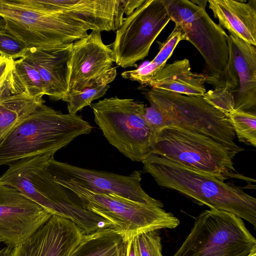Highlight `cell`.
<instances>
[{
    "label": "cell",
    "instance_id": "f1b7e54d",
    "mask_svg": "<svg viewBox=\"0 0 256 256\" xmlns=\"http://www.w3.org/2000/svg\"><path fill=\"white\" fill-rule=\"evenodd\" d=\"M202 97L207 102L228 116L234 111L232 95L228 90L224 87L210 90Z\"/></svg>",
    "mask_w": 256,
    "mask_h": 256
},
{
    "label": "cell",
    "instance_id": "ac0fdd59",
    "mask_svg": "<svg viewBox=\"0 0 256 256\" xmlns=\"http://www.w3.org/2000/svg\"><path fill=\"white\" fill-rule=\"evenodd\" d=\"M72 43L58 44L29 50L23 58L39 72L44 94L55 100L68 94V76Z\"/></svg>",
    "mask_w": 256,
    "mask_h": 256
},
{
    "label": "cell",
    "instance_id": "e575fe53",
    "mask_svg": "<svg viewBox=\"0 0 256 256\" xmlns=\"http://www.w3.org/2000/svg\"><path fill=\"white\" fill-rule=\"evenodd\" d=\"M250 256H256V254H252Z\"/></svg>",
    "mask_w": 256,
    "mask_h": 256
},
{
    "label": "cell",
    "instance_id": "1f68e13d",
    "mask_svg": "<svg viewBox=\"0 0 256 256\" xmlns=\"http://www.w3.org/2000/svg\"><path fill=\"white\" fill-rule=\"evenodd\" d=\"M126 256H140L136 246V236L128 240Z\"/></svg>",
    "mask_w": 256,
    "mask_h": 256
},
{
    "label": "cell",
    "instance_id": "e0dca14e",
    "mask_svg": "<svg viewBox=\"0 0 256 256\" xmlns=\"http://www.w3.org/2000/svg\"><path fill=\"white\" fill-rule=\"evenodd\" d=\"M84 234L72 220L54 214L24 242L12 248L10 256H70Z\"/></svg>",
    "mask_w": 256,
    "mask_h": 256
},
{
    "label": "cell",
    "instance_id": "5bb4252c",
    "mask_svg": "<svg viewBox=\"0 0 256 256\" xmlns=\"http://www.w3.org/2000/svg\"><path fill=\"white\" fill-rule=\"evenodd\" d=\"M52 216L15 188L0 182V238L6 246L24 242Z\"/></svg>",
    "mask_w": 256,
    "mask_h": 256
},
{
    "label": "cell",
    "instance_id": "d6a6232c",
    "mask_svg": "<svg viewBox=\"0 0 256 256\" xmlns=\"http://www.w3.org/2000/svg\"><path fill=\"white\" fill-rule=\"evenodd\" d=\"M12 248L6 246L0 250V256H10Z\"/></svg>",
    "mask_w": 256,
    "mask_h": 256
},
{
    "label": "cell",
    "instance_id": "52a82bcc",
    "mask_svg": "<svg viewBox=\"0 0 256 256\" xmlns=\"http://www.w3.org/2000/svg\"><path fill=\"white\" fill-rule=\"evenodd\" d=\"M90 106L104 137L126 157L142 162L151 153L156 134L146 121L144 103L114 96Z\"/></svg>",
    "mask_w": 256,
    "mask_h": 256
},
{
    "label": "cell",
    "instance_id": "2e32d148",
    "mask_svg": "<svg viewBox=\"0 0 256 256\" xmlns=\"http://www.w3.org/2000/svg\"><path fill=\"white\" fill-rule=\"evenodd\" d=\"M18 4L46 12L62 11L80 20L90 30L114 31L124 19L122 0H16Z\"/></svg>",
    "mask_w": 256,
    "mask_h": 256
},
{
    "label": "cell",
    "instance_id": "836d02e7",
    "mask_svg": "<svg viewBox=\"0 0 256 256\" xmlns=\"http://www.w3.org/2000/svg\"><path fill=\"white\" fill-rule=\"evenodd\" d=\"M6 26V22L4 19L0 16V28L4 29Z\"/></svg>",
    "mask_w": 256,
    "mask_h": 256
},
{
    "label": "cell",
    "instance_id": "9a60e30c",
    "mask_svg": "<svg viewBox=\"0 0 256 256\" xmlns=\"http://www.w3.org/2000/svg\"><path fill=\"white\" fill-rule=\"evenodd\" d=\"M224 88L232 93L234 111L256 112V47L229 33Z\"/></svg>",
    "mask_w": 256,
    "mask_h": 256
},
{
    "label": "cell",
    "instance_id": "8992f818",
    "mask_svg": "<svg viewBox=\"0 0 256 256\" xmlns=\"http://www.w3.org/2000/svg\"><path fill=\"white\" fill-rule=\"evenodd\" d=\"M54 180L77 198L84 208L109 222L128 239L142 232L174 228L180 224L176 217L162 208L116 194L95 192L72 181Z\"/></svg>",
    "mask_w": 256,
    "mask_h": 256
},
{
    "label": "cell",
    "instance_id": "d4e9b609",
    "mask_svg": "<svg viewBox=\"0 0 256 256\" xmlns=\"http://www.w3.org/2000/svg\"><path fill=\"white\" fill-rule=\"evenodd\" d=\"M228 118L238 140L256 147V112L233 111Z\"/></svg>",
    "mask_w": 256,
    "mask_h": 256
},
{
    "label": "cell",
    "instance_id": "44dd1931",
    "mask_svg": "<svg viewBox=\"0 0 256 256\" xmlns=\"http://www.w3.org/2000/svg\"><path fill=\"white\" fill-rule=\"evenodd\" d=\"M128 238L114 227L84 234L70 256H126Z\"/></svg>",
    "mask_w": 256,
    "mask_h": 256
},
{
    "label": "cell",
    "instance_id": "ffe728a7",
    "mask_svg": "<svg viewBox=\"0 0 256 256\" xmlns=\"http://www.w3.org/2000/svg\"><path fill=\"white\" fill-rule=\"evenodd\" d=\"M202 74L193 73L187 58L166 64L149 84L152 88L179 94L202 96L206 92Z\"/></svg>",
    "mask_w": 256,
    "mask_h": 256
},
{
    "label": "cell",
    "instance_id": "3957f363",
    "mask_svg": "<svg viewBox=\"0 0 256 256\" xmlns=\"http://www.w3.org/2000/svg\"><path fill=\"white\" fill-rule=\"evenodd\" d=\"M150 104L146 108V122L155 132L175 127L204 135L240 152L228 116L202 96H186L151 88L144 94Z\"/></svg>",
    "mask_w": 256,
    "mask_h": 256
},
{
    "label": "cell",
    "instance_id": "7c38bea8",
    "mask_svg": "<svg viewBox=\"0 0 256 256\" xmlns=\"http://www.w3.org/2000/svg\"><path fill=\"white\" fill-rule=\"evenodd\" d=\"M111 44L94 30L72 42L70 62L68 93L88 88L108 84L116 76Z\"/></svg>",
    "mask_w": 256,
    "mask_h": 256
},
{
    "label": "cell",
    "instance_id": "8fae6325",
    "mask_svg": "<svg viewBox=\"0 0 256 256\" xmlns=\"http://www.w3.org/2000/svg\"><path fill=\"white\" fill-rule=\"evenodd\" d=\"M170 20L162 0H145L124 18L111 44L115 63L123 68L136 66Z\"/></svg>",
    "mask_w": 256,
    "mask_h": 256
},
{
    "label": "cell",
    "instance_id": "4316f807",
    "mask_svg": "<svg viewBox=\"0 0 256 256\" xmlns=\"http://www.w3.org/2000/svg\"><path fill=\"white\" fill-rule=\"evenodd\" d=\"M29 50L22 40L0 28V56L14 60L24 58Z\"/></svg>",
    "mask_w": 256,
    "mask_h": 256
},
{
    "label": "cell",
    "instance_id": "6da1fadb",
    "mask_svg": "<svg viewBox=\"0 0 256 256\" xmlns=\"http://www.w3.org/2000/svg\"><path fill=\"white\" fill-rule=\"evenodd\" d=\"M142 162L144 171L160 187L178 191L210 209L232 213L256 228V199L246 192L244 188L152 154Z\"/></svg>",
    "mask_w": 256,
    "mask_h": 256
},
{
    "label": "cell",
    "instance_id": "4dcf8cb0",
    "mask_svg": "<svg viewBox=\"0 0 256 256\" xmlns=\"http://www.w3.org/2000/svg\"><path fill=\"white\" fill-rule=\"evenodd\" d=\"M145 0H122L124 13L128 16L140 6Z\"/></svg>",
    "mask_w": 256,
    "mask_h": 256
},
{
    "label": "cell",
    "instance_id": "9c48e42d",
    "mask_svg": "<svg viewBox=\"0 0 256 256\" xmlns=\"http://www.w3.org/2000/svg\"><path fill=\"white\" fill-rule=\"evenodd\" d=\"M170 20L182 30L203 57L206 82L223 88L228 61V35L214 22L205 8L189 0H162Z\"/></svg>",
    "mask_w": 256,
    "mask_h": 256
},
{
    "label": "cell",
    "instance_id": "f546056e",
    "mask_svg": "<svg viewBox=\"0 0 256 256\" xmlns=\"http://www.w3.org/2000/svg\"><path fill=\"white\" fill-rule=\"evenodd\" d=\"M14 60L0 56V100L19 94L14 84Z\"/></svg>",
    "mask_w": 256,
    "mask_h": 256
},
{
    "label": "cell",
    "instance_id": "484cf974",
    "mask_svg": "<svg viewBox=\"0 0 256 256\" xmlns=\"http://www.w3.org/2000/svg\"><path fill=\"white\" fill-rule=\"evenodd\" d=\"M110 87L108 84L98 85L80 91L72 92L62 100L67 102L68 114H76L84 108L90 106L92 101L105 95Z\"/></svg>",
    "mask_w": 256,
    "mask_h": 256
},
{
    "label": "cell",
    "instance_id": "d6986e66",
    "mask_svg": "<svg viewBox=\"0 0 256 256\" xmlns=\"http://www.w3.org/2000/svg\"><path fill=\"white\" fill-rule=\"evenodd\" d=\"M208 2L220 26L256 46V0H209Z\"/></svg>",
    "mask_w": 256,
    "mask_h": 256
},
{
    "label": "cell",
    "instance_id": "7a4b0ae2",
    "mask_svg": "<svg viewBox=\"0 0 256 256\" xmlns=\"http://www.w3.org/2000/svg\"><path fill=\"white\" fill-rule=\"evenodd\" d=\"M92 129L80 116L64 114L43 104L0 140V166L37 155H54Z\"/></svg>",
    "mask_w": 256,
    "mask_h": 256
},
{
    "label": "cell",
    "instance_id": "7402d4cb",
    "mask_svg": "<svg viewBox=\"0 0 256 256\" xmlns=\"http://www.w3.org/2000/svg\"><path fill=\"white\" fill-rule=\"evenodd\" d=\"M182 40H186L184 34L182 29L175 24L170 34L160 44L158 54L151 62L137 69L123 72L122 76L125 79L138 82L142 85L148 86L157 73L165 66L178 44Z\"/></svg>",
    "mask_w": 256,
    "mask_h": 256
},
{
    "label": "cell",
    "instance_id": "5b68a950",
    "mask_svg": "<svg viewBox=\"0 0 256 256\" xmlns=\"http://www.w3.org/2000/svg\"><path fill=\"white\" fill-rule=\"evenodd\" d=\"M240 151L204 135L175 127H165L156 132L150 154L182 166L225 181L250 178L239 174L233 160Z\"/></svg>",
    "mask_w": 256,
    "mask_h": 256
},
{
    "label": "cell",
    "instance_id": "277c9868",
    "mask_svg": "<svg viewBox=\"0 0 256 256\" xmlns=\"http://www.w3.org/2000/svg\"><path fill=\"white\" fill-rule=\"evenodd\" d=\"M46 154L21 159L9 165L0 182L12 186L52 215L68 218L86 234L99 230L103 218L86 210L77 199L62 188L47 170Z\"/></svg>",
    "mask_w": 256,
    "mask_h": 256
},
{
    "label": "cell",
    "instance_id": "ba28073f",
    "mask_svg": "<svg viewBox=\"0 0 256 256\" xmlns=\"http://www.w3.org/2000/svg\"><path fill=\"white\" fill-rule=\"evenodd\" d=\"M256 240L242 218L222 210H205L173 256H250Z\"/></svg>",
    "mask_w": 256,
    "mask_h": 256
},
{
    "label": "cell",
    "instance_id": "83f0119b",
    "mask_svg": "<svg viewBox=\"0 0 256 256\" xmlns=\"http://www.w3.org/2000/svg\"><path fill=\"white\" fill-rule=\"evenodd\" d=\"M136 240L140 256H162L161 238L157 230L140 233Z\"/></svg>",
    "mask_w": 256,
    "mask_h": 256
},
{
    "label": "cell",
    "instance_id": "30bf717a",
    "mask_svg": "<svg viewBox=\"0 0 256 256\" xmlns=\"http://www.w3.org/2000/svg\"><path fill=\"white\" fill-rule=\"evenodd\" d=\"M4 29L28 48L70 44L86 36L90 28L62 11L46 12L22 6L15 0H0Z\"/></svg>",
    "mask_w": 256,
    "mask_h": 256
},
{
    "label": "cell",
    "instance_id": "603a6c76",
    "mask_svg": "<svg viewBox=\"0 0 256 256\" xmlns=\"http://www.w3.org/2000/svg\"><path fill=\"white\" fill-rule=\"evenodd\" d=\"M42 98H32L24 92L0 100V140L22 120L44 104Z\"/></svg>",
    "mask_w": 256,
    "mask_h": 256
},
{
    "label": "cell",
    "instance_id": "d590c367",
    "mask_svg": "<svg viewBox=\"0 0 256 256\" xmlns=\"http://www.w3.org/2000/svg\"><path fill=\"white\" fill-rule=\"evenodd\" d=\"M2 242V240H1V238H0V242Z\"/></svg>",
    "mask_w": 256,
    "mask_h": 256
},
{
    "label": "cell",
    "instance_id": "4fadbf2b",
    "mask_svg": "<svg viewBox=\"0 0 256 256\" xmlns=\"http://www.w3.org/2000/svg\"><path fill=\"white\" fill-rule=\"evenodd\" d=\"M47 170L55 179L70 180L95 192L113 194L134 201L163 208L158 200L150 196L141 186L142 173L134 170L128 176L84 168L60 162L52 156Z\"/></svg>",
    "mask_w": 256,
    "mask_h": 256
},
{
    "label": "cell",
    "instance_id": "cb8c5ba5",
    "mask_svg": "<svg viewBox=\"0 0 256 256\" xmlns=\"http://www.w3.org/2000/svg\"><path fill=\"white\" fill-rule=\"evenodd\" d=\"M14 84L18 93L24 92L32 98H42L44 84L37 70L24 58L14 60Z\"/></svg>",
    "mask_w": 256,
    "mask_h": 256
}]
</instances>
